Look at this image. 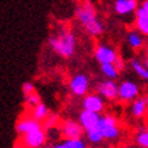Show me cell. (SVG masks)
<instances>
[{
    "label": "cell",
    "mask_w": 148,
    "mask_h": 148,
    "mask_svg": "<svg viewBox=\"0 0 148 148\" xmlns=\"http://www.w3.org/2000/svg\"><path fill=\"white\" fill-rule=\"evenodd\" d=\"M58 121V116L57 114H50L48 118L45 120V125H44V129H50V128H54L56 124Z\"/></svg>",
    "instance_id": "24"
},
{
    "label": "cell",
    "mask_w": 148,
    "mask_h": 148,
    "mask_svg": "<svg viewBox=\"0 0 148 148\" xmlns=\"http://www.w3.org/2000/svg\"><path fill=\"white\" fill-rule=\"evenodd\" d=\"M50 116V112L49 109H48V106L46 105H44V103L41 102L40 105H37L36 108L33 109L32 112V117L33 118H36L37 121H45L46 118Z\"/></svg>",
    "instance_id": "18"
},
{
    "label": "cell",
    "mask_w": 148,
    "mask_h": 148,
    "mask_svg": "<svg viewBox=\"0 0 148 148\" xmlns=\"http://www.w3.org/2000/svg\"><path fill=\"white\" fill-rule=\"evenodd\" d=\"M40 128H42L41 122L37 121L36 118H33V117L21 118V120L16 122V125H15V130H16L21 136L26 135L29 132H33V130H36V129H40Z\"/></svg>",
    "instance_id": "12"
},
{
    "label": "cell",
    "mask_w": 148,
    "mask_h": 148,
    "mask_svg": "<svg viewBox=\"0 0 148 148\" xmlns=\"http://www.w3.org/2000/svg\"><path fill=\"white\" fill-rule=\"evenodd\" d=\"M86 136H87V141L91 143V144H94V145L101 144L103 140H105L102 130L99 129V126H97V128H94V129L86 130Z\"/></svg>",
    "instance_id": "20"
},
{
    "label": "cell",
    "mask_w": 148,
    "mask_h": 148,
    "mask_svg": "<svg viewBox=\"0 0 148 148\" xmlns=\"http://www.w3.org/2000/svg\"><path fill=\"white\" fill-rule=\"evenodd\" d=\"M52 148H87V144L83 139H65Z\"/></svg>",
    "instance_id": "17"
},
{
    "label": "cell",
    "mask_w": 148,
    "mask_h": 148,
    "mask_svg": "<svg viewBox=\"0 0 148 148\" xmlns=\"http://www.w3.org/2000/svg\"><path fill=\"white\" fill-rule=\"evenodd\" d=\"M99 121H101V114L95 112H90V110L83 109V112L79 116V122L84 128V130H90L99 126Z\"/></svg>",
    "instance_id": "11"
},
{
    "label": "cell",
    "mask_w": 148,
    "mask_h": 148,
    "mask_svg": "<svg viewBox=\"0 0 148 148\" xmlns=\"http://www.w3.org/2000/svg\"><path fill=\"white\" fill-rule=\"evenodd\" d=\"M84 132V128L80 122L75 120H67L61 125V135L64 139H82V135Z\"/></svg>",
    "instance_id": "7"
},
{
    "label": "cell",
    "mask_w": 148,
    "mask_h": 148,
    "mask_svg": "<svg viewBox=\"0 0 148 148\" xmlns=\"http://www.w3.org/2000/svg\"><path fill=\"white\" fill-rule=\"evenodd\" d=\"M126 41H128V45L135 50H139L144 46V36L139 30H132L128 33Z\"/></svg>",
    "instance_id": "15"
},
{
    "label": "cell",
    "mask_w": 148,
    "mask_h": 148,
    "mask_svg": "<svg viewBox=\"0 0 148 148\" xmlns=\"http://www.w3.org/2000/svg\"><path fill=\"white\" fill-rule=\"evenodd\" d=\"M136 29L143 36L148 37V15L141 8L136 10Z\"/></svg>",
    "instance_id": "16"
},
{
    "label": "cell",
    "mask_w": 148,
    "mask_h": 148,
    "mask_svg": "<svg viewBox=\"0 0 148 148\" xmlns=\"http://www.w3.org/2000/svg\"><path fill=\"white\" fill-rule=\"evenodd\" d=\"M114 65L117 67V69H118V71H121L122 68H124V61H122V58L121 57H117V60L114 61Z\"/></svg>",
    "instance_id": "26"
},
{
    "label": "cell",
    "mask_w": 148,
    "mask_h": 148,
    "mask_svg": "<svg viewBox=\"0 0 148 148\" xmlns=\"http://www.w3.org/2000/svg\"><path fill=\"white\" fill-rule=\"evenodd\" d=\"M88 87H90V79L84 73H77L69 82V88H71L72 94H75L76 97L86 95L88 91Z\"/></svg>",
    "instance_id": "5"
},
{
    "label": "cell",
    "mask_w": 148,
    "mask_h": 148,
    "mask_svg": "<svg viewBox=\"0 0 148 148\" xmlns=\"http://www.w3.org/2000/svg\"><path fill=\"white\" fill-rule=\"evenodd\" d=\"M76 18L83 25L86 32L92 37H98L103 33V25L98 19L94 5L90 1H83L76 8Z\"/></svg>",
    "instance_id": "1"
},
{
    "label": "cell",
    "mask_w": 148,
    "mask_h": 148,
    "mask_svg": "<svg viewBox=\"0 0 148 148\" xmlns=\"http://www.w3.org/2000/svg\"><path fill=\"white\" fill-rule=\"evenodd\" d=\"M136 10V0H116L114 11L118 15H128Z\"/></svg>",
    "instance_id": "14"
},
{
    "label": "cell",
    "mask_w": 148,
    "mask_h": 148,
    "mask_svg": "<svg viewBox=\"0 0 148 148\" xmlns=\"http://www.w3.org/2000/svg\"><path fill=\"white\" fill-rule=\"evenodd\" d=\"M139 86L132 80H124L118 84V99L122 102H133L139 98Z\"/></svg>",
    "instance_id": "4"
},
{
    "label": "cell",
    "mask_w": 148,
    "mask_h": 148,
    "mask_svg": "<svg viewBox=\"0 0 148 148\" xmlns=\"http://www.w3.org/2000/svg\"><path fill=\"white\" fill-rule=\"evenodd\" d=\"M49 45L61 57H72L76 49V37L69 30H61L49 37Z\"/></svg>",
    "instance_id": "2"
},
{
    "label": "cell",
    "mask_w": 148,
    "mask_h": 148,
    "mask_svg": "<svg viewBox=\"0 0 148 148\" xmlns=\"http://www.w3.org/2000/svg\"><path fill=\"white\" fill-rule=\"evenodd\" d=\"M99 129L102 130L105 140H116L120 136V126L117 118L112 114H102L99 121Z\"/></svg>",
    "instance_id": "3"
},
{
    "label": "cell",
    "mask_w": 148,
    "mask_h": 148,
    "mask_svg": "<svg viewBox=\"0 0 148 148\" xmlns=\"http://www.w3.org/2000/svg\"><path fill=\"white\" fill-rule=\"evenodd\" d=\"M82 106L84 110H90V112H95V113H101L105 109V102H103V97H101L99 94H90L86 95L83 98Z\"/></svg>",
    "instance_id": "10"
},
{
    "label": "cell",
    "mask_w": 148,
    "mask_h": 148,
    "mask_svg": "<svg viewBox=\"0 0 148 148\" xmlns=\"http://www.w3.org/2000/svg\"><path fill=\"white\" fill-rule=\"evenodd\" d=\"M101 71H102V73L108 77V79H113V80L118 76V72H120L117 69L116 65H114V63L101 64Z\"/></svg>",
    "instance_id": "21"
},
{
    "label": "cell",
    "mask_w": 148,
    "mask_h": 148,
    "mask_svg": "<svg viewBox=\"0 0 148 148\" xmlns=\"http://www.w3.org/2000/svg\"><path fill=\"white\" fill-rule=\"evenodd\" d=\"M148 102L147 98H136L130 105V113L135 118H143L147 113Z\"/></svg>",
    "instance_id": "13"
},
{
    "label": "cell",
    "mask_w": 148,
    "mask_h": 148,
    "mask_svg": "<svg viewBox=\"0 0 148 148\" xmlns=\"http://www.w3.org/2000/svg\"><path fill=\"white\" fill-rule=\"evenodd\" d=\"M140 8L143 10L144 12H145V14L148 15V0H144V1H143V4H141V7H140Z\"/></svg>",
    "instance_id": "27"
},
{
    "label": "cell",
    "mask_w": 148,
    "mask_h": 148,
    "mask_svg": "<svg viewBox=\"0 0 148 148\" xmlns=\"http://www.w3.org/2000/svg\"><path fill=\"white\" fill-rule=\"evenodd\" d=\"M22 91H23V95H25V97L34 94V92H36L34 84H33V83H30V82H26V83H23V86H22Z\"/></svg>",
    "instance_id": "25"
},
{
    "label": "cell",
    "mask_w": 148,
    "mask_h": 148,
    "mask_svg": "<svg viewBox=\"0 0 148 148\" xmlns=\"http://www.w3.org/2000/svg\"><path fill=\"white\" fill-rule=\"evenodd\" d=\"M130 67H132V69L135 71V73L137 76H140L143 80L148 82V67L145 64H143L141 61L135 58V60L130 61Z\"/></svg>",
    "instance_id": "19"
},
{
    "label": "cell",
    "mask_w": 148,
    "mask_h": 148,
    "mask_svg": "<svg viewBox=\"0 0 148 148\" xmlns=\"http://www.w3.org/2000/svg\"><path fill=\"white\" fill-rule=\"evenodd\" d=\"M22 137H23V143H25V145L27 148H40L46 141V133L44 128L29 132L26 135H23Z\"/></svg>",
    "instance_id": "6"
},
{
    "label": "cell",
    "mask_w": 148,
    "mask_h": 148,
    "mask_svg": "<svg viewBox=\"0 0 148 148\" xmlns=\"http://www.w3.org/2000/svg\"><path fill=\"white\" fill-rule=\"evenodd\" d=\"M95 58L98 60L99 64H108V63H114L118 57V54L112 46L105 45V44H101L95 48Z\"/></svg>",
    "instance_id": "9"
},
{
    "label": "cell",
    "mask_w": 148,
    "mask_h": 148,
    "mask_svg": "<svg viewBox=\"0 0 148 148\" xmlns=\"http://www.w3.org/2000/svg\"><path fill=\"white\" fill-rule=\"evenodd\" d=\"M147 102H148V97H147Z\"/></svg>",
    "instance_id": "29"
},
{
    "label": "cell",
    "mask_w": 148,
    "mask_h": 148,
    "mask_svg": "<svg viewBox=\"0 0 148 148\" xmlns=\"http://www.w3.org/2000/svg\"><path fill=\"white\" fill-rule=\"evenodd\" d=\"M97 90H98V94L101 97H103L108 101H114V99L118 98V84L113 79L101 82L97 86Z\"/></svg>",
    "instance_id": "8"
},
{
    "label": "cell",
    "mask_w": 148,
    "mask_h": 148,
    "mask_svg": "<svg viewBox=\"0 0 148 148\" xmlns=\"http://www.w3.org/2000/svg\"><path fill=\"white\" fill-rule=\"evenodd\" d=\"M144 64L148 67V45L147 48H145V56H144Z\"/></svg>",
    "instance_id": "28"
},
{
    "label": "cell",
    "mask_w": 148,
    "mask_h": 148,
    "mask_svg": "<svg viewBox=\"0 0 148 148\" xmlns=\"http://www.w3.org/2000/svg\"><path fill=\"white\" fill-rule=\"evenodd\" d=\"M136 143L141 148H148V129L147 128H140L139 132L136 133Z\"/></svg>",
    "instance_id": "22"
},
{
    "label": "cell",
    "mask_w": 148,
    "mask_h": 148,
    "mask_svg": "<svg viewBox=\"0 0 148 148\" xmlns=\"http://www.w3.org/2000/svg\"><path fill=\"white\" fill-rule=\"evenodd\" d=\"M25 102H26L32 109H34L37 105L41 103L40 95L37 94V92H34V94H32V95H27V97H25Z\"/></svg>",
    "instance_id": "23"
}]
</instances>
